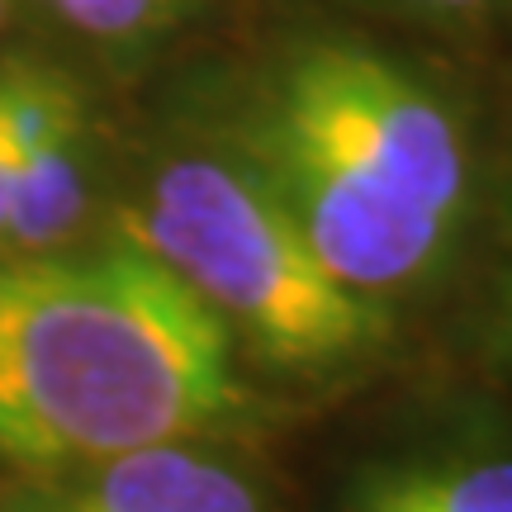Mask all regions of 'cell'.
<instances>
[{
  "mask_svg": "<svg viewBox=\"0 0 512 512\" xmlns=\"http://www.w3.org/2000/svg\"><path fill=\"white\" fill-rule=\"evenodd\" d=\"M242 403L233 332L143 242L0 261V456L100 465Z\"/></svg>",
  "mask_w": 512,
  "mask_h": 512,
  "instance_id": "obj_1",
  "label": "cell"
},
{
  "mask_svg": "<svg viewBox=\"0 0 512 512\" xmlns=\"http://www.w3.org/2000/svg\"><path fill=\"white\" fill-rule=\"evenodd\" d=\"M133 242L271 366L337 370L389 328L380 299L342 285L238 147L171 157L133 209Z\"/></svg>",
  "mask_w": 512,
  "mask_h": 512,
  "instance_id": "obj_2",
  "label": "cell"
},
{
  "mask_svg": "<svg viewBox=\"0 0 512 512\" xmlns=\"http://www.w3.org/2000/svg\"><path fill=\"white\" fill-rule=\"evenodd\" d=\"M252 128L290 138L456 228L465 209V138L418 76L356 43H309L275 72Z\"/></svg>",
  "mask_w": 512,
  "mask_h": 512,
  "instance_id": "obj_3",
  "label": "cell"
},
{
  "mask_svg": "<svg viewBox=\"0 0 512 512\" xmlns=\"http://www.w3.org/2000/svg\"><path fill=\"white\" fill-rule=\"evenodd\" d=\"M238 152L261 171V181L275 190V200L323 256V266L370 299L413 285L451 238V223L384 195L380 185L290 138L247 124Z\"/></svg>",
  "mask_w": 512,
  "mask_h": 512,
  "instance_id": "obj_4",
  "label": "cell"
},
{
  "mask_svg": "<svg viewBox=\"0 0 512 512\" xmlns=\"http://www.w3.org/2000/svg\"><path fill=\"white\" fill-rule=\"evenodd\" d=\"M5 223L0 247L38 256L86 214V110L48 67H5Z\"/></svg>",
  "mask_w": 512,
  "mask_h": 512,
  "instance_id": "obj_5",
  "label": "cell"
},
{
  "mask_svg": "<svg viewBox=\"0 0 512 512\" xmlns=\"http://www.w3.org/2000/svg\"><path fill=\"white\" fill-rule=\"evenodd\" d=\"M91 475L29 498L24 512H266L261 498L223 460L176 446H152L133 456L86 465Z\"/></svg>",
  "mask_w": 512,
  "mask_h": 512,
  "instance_id": "obj_6",
  "label": "cell"
},
{
  "mask_svg": "<svg viewBox=\"0 0 512 512\" xmlns=\"http://www.w3.org/2000/svg\"><path fill=\"white\" fill-rule=\"evenodd\" d=\"M351 512H512V460H403L361 479Z\"/></svg>",
  "mask_w": 512,
  "mask_h": 512,
  "instance_id": "obj_7",
  "label": "cell"
},
{
  "mask_svg": "<svg viewBox=\"0 0 512 512\" xmlns=\"http://www.w3.org/2000/svg\"><path fill=\"white\" fill-rule=\"evenodd\" d=\"M43 5L91 38H138L171 19L181 0H43Z\"/></svg>",
  "mask_w": 512,
  "mask_h": 512,
  "instance_id": "obj_8",
  "label": "cell"
},
{
  "mask_svg": "<svg viewBox=\"0 0 512 512\" xmlns=\"http://www.w3.org/2000/svg\"><path fill=\"white\" fill-rule=\"evenodd\" d=\"M0 223H5V91H0Z\"/></svg>",
  "mask_w": 512,
  "mask_h": 512,
  "instance_id": "obj_9",
  "label": "cell"
},
{
  "mask_svg": "<svg viewBox=\"0 0 512 512\" xmlns=\"http://www.w3.org/2000/svg\"><path fill=\"white\" fill-rule=\"evenodd\" d=\"M418 5H432V10H465V5H479V0H418Z\"/></svg>",
  "mask_w": 512,
  "mask_h": 512,
  "instance_id": "obj_10",
  "label": "cell"
},
{
  "mask_svg": "<svg viewBox=\"0 0 512 512\" xmlns=\"http://www.w3.org/2000/svg\"><path fill=\"white\" fill-rule=\"evenodd\" d=\"M508 332H512V280H508Z\"/></svg>",
  "mask_w": 512,
  "mask_h": 512,
  "instance_id": "obj_11",
  "label": "cell"
},
{
  "mask_svg": "<svg viewBox=\"0 0 512 512\" xmlns=\"http://www.w3.org/2000/svg\"><path fill=\"white\" fill-rule=\"evenodd\" d=\"M0 19H5V0H0Z\"/></svg>",
  "mask_w": 512,
  "mask_h": 512,
  "instance_id": "obj_12",
  "label": "cell"
}]
</instances>
